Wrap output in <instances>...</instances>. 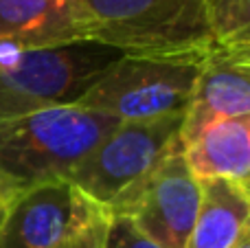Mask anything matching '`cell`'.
I'll return each instance as SVG.
<instances>
[{"mask_svg": "<svg viewBox=\"0 0 250 248\" xmlns=\"http://www.w3.org/2000/svg\"><path fill=\"white\" fill-rule=\"evenodd\" d=\"M215 46L250 48V0H204Z\"/></svg>", "mask_w": 250, "mask_h": 248, "instance_id": "cell-12", "label": "cell"}, {"mask_svg": "<svg viewBox=\"0 0 250 248\" xmlns=\"http://www.w3.org/2000/svg\"><path fill=\"white\" fill-rule=\"evenodd\" d=\"M114 57L95 44L0 51V123L75 103Z\"/></svg>", "mask_w": 250, "mask_h": 248, "instance_id": "cell-3", "label": "cell"}, {"mask_svg": "<svg viewBox=\"0 0 250 248\" xmlns=\"http://www.w3.org/2000/svg\"><path fill=\"white\" fill-rule=\"evenodd\" d=\"M105 248H158L129 218H110Z\"/></svg>", "mask_w": 250, "mask_h": 248, "instance_id": "cell-14", "label": "cell"}, {"mask_svg": "<svg viewBox=\"0 0 250 248\" xmlns=\"http://www.w3.org/2000/svg\"><path fill=\"white\" fill-rule=\"evenodd\" d=\"M108 227H110V215L95 205L86 213V218L55 248H105Z\"/></svg>", "mask_w": 250, "mask_h": 248, "instance_id": "cell-13", "label": "cell"}, {"mask_svg": "<svg viewBox=\"0 0 250 248\" xmlns=\"http://www.w3.org/2000/svg\"><path fill=\"white\" fill-rule=\"evenodd\" d=\"M198 215L185 248H233L248 231L250 187L230 180H200Z\"/></svg>", "mask_w": 250, "mask_h": 248, "instance_id": "cell-11", "label": "cell"}, {"mask_svg": "<svg viewBox=\"0 0 250 248\" xmlns=\"http://www.w3.org/2000/svg\"><path fill=\"white\" fill-rule=\"evenodd\" d=\"M233 117H250V48L213 46L185 108L180 145L187 147L208 125Z\"/></svg>", "mask_w": 250, "mask_h": 248, "instance_id": "cell-7", "label": "cell"}, {"mask_svg": "<svg viewBox=\"0 0 250 248\" xmlns=\"http://www.w3.org/2000/svg\"><path fill=\"white\" fill-rule=\"evenodd\" d=\"M200 198V180L189 171L182 149H176L129 189L108 215L129 218L158 248H185Z\"/></svg>", "mask_w": 250, "mask_h": 248, "instance_id": "cell-6", "label": "cell"}, {"mask_svg": "<svg viewBox=\"0 0 250 248\" xmlns=\"http://www.w3.org/2000/svg\"><path fill=\"white\" fill-rule=\"evenodd\" d=\"M82 105H55L0 123V171L22 189L68 180L88 152L117 125Z\"/></svg>", "mask_w": 250, "mask_h": 248, "instance_id": "cell-2", "label": "cell"}, {"mask_svg": "<svg viewBox=\"0 0 250 248\" xmlns=\"http://www.w3.org/2000/svg\"><path fill=\"white\" fill-rule=\"evenodd\" d=\"M185 112L147 121L117 123L68 176V183L86 200L108 213L180 145Z\"/></svg>", "mask_w": 250, "mask_h": 248, "instance_id": "cell-5", "label": "cell"}, {"mask_svg": "<svg viewBox=\"0 0 250 248\" xmlns=\"http://www.w3.org/2000/svg\"><path fill=\"white\" fill-rule=\"evenodd\" d=\"M204 57L117 55L75 105L114 121H147L185 112Z\"/></svg>", "mask_w": 250, "mask_h": 248, "instance_id": "cell-4", "label": "cell"}, {"mask_svg": "<svg viewBox=\"0 0 250 248\" xmlns=\"http://www.w3.org/2000/svg\"><path fill=\"white\" fill-rule=\"evenodd\" d=\"M73 0H0V51L70 46Z\"/></svg>", "mask_w": 250, "mask_h": 248, "instance_id": "cell-10", "label": "cell"}, {"mask_svg": "<svg viewBox=\"0 0 250 248\" xmlns=\"http://www.w3.org/2000/svg\"><path fill=\"white\" fill-rule=\"evenodd\" d=\"M233 248H250V228H248L246 233H244L242 237H239V240H237V244H235Z\"/></svg>", "mask_w": 250, "mask_h": 248, "instance_id": "cell-16", "label": "cell"}, {"mask_svg": "<svg viewBox=\"0 0 250 248\" xmlns=\"http://www.w3.org/2000/svg\"><path fill=\"white\" fill-rule=\"evenodd\" d=\"M92 207L68 180L22 189L0 224V248H55Z\"/></svg>", "mask_w": 250, "mask_h": 248, "instance_id": "cell-8", "label": "cell"}, {"mask_svg": "<svg viewBox=\"0 0 250 248\" xmlns=\"http://www.w3.org/2000/svg\"><path fill=\"white\" fill-rule=\"evenodd\" d=\"M20 191H22L20 185L0 171V224H2V220H4V215H7L9 207H11V202L16 200V196Z\"/></svg>", "mask_w": 250, "mask_h": 248, "instance_id": "cell-15", "label": "cell"}, {"mask_svg": "<svg viewBox=\"0 0 250 248\" xmlns=\"http://www.w3.org/2000/svg\"><path fill=\"white\" fill-rule=\"evenodd\" d=\"M195 180H230L250 187V117H233L208 125L182 147Z\"/></svg>", "mask_w": 250, "mask_h": 248, "instance_id": "cell-9", "label": "cell"}, {"mask_svg": "<svg viewBox=\"0 0 250 248\" xmlns=\"http://www.w3.org/2000/svg\"><path fill=\"white\" fill-rule=\"evenodd\" d=\"M70 38L129 57H204L215 46L204 0H73Z\"/></svg>", "mask_w": 250, "mask_h": 248, "instance_id": "cell-1", "label": "cell"}]
</instances>
